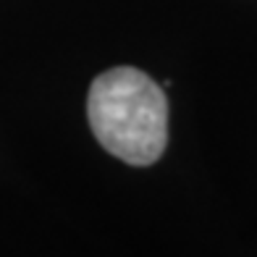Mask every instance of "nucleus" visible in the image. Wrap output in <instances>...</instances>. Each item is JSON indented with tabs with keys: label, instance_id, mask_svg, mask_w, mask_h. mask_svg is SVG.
<instances>
[{
	"label": "nucleus",
	"instance_id": "nucleus-1",
	"mask_svg": "<svg viewBox=\"0 0 257 257\" xmlns=\"http://www.w3.org/2000/svg\"><path fill=\"white\" fill-rule=\"evenodd\" d=\"M87 118L97 142L128 166H153L168 142V97L132 66L100 74L89 87Z\"/></svg>",
	"mask_w": 257,
	"mask_h": 257
}]
</instances>
